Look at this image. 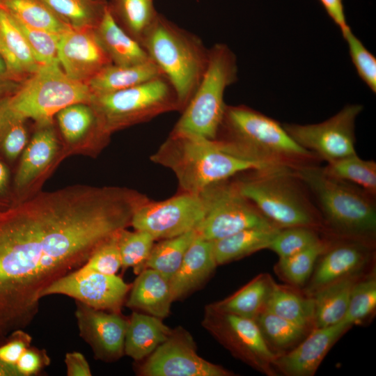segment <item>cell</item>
Listing matches in <instances>:
<instances>
[{"label":"cell","mask_w":376,"mask_h":376,"mask_svg":"<svg viewBox=\"0 0 376 376\" xmlns=\"http://www.w3.org/2000/svg\"><path fill=\"white\" fill-rule=\"evenodd\" d=\"M280 229L276 227L249 228L212 241L217 265L228 263L262 249H268Z\"/></svg>","instance_id":"obj_28"},{"label":"cell","mask_w":376,"mask_h":376,"mask_svg":"<svg viewBox=\"0 0 376 376\" xmlns=\"http://www.w3.org/2000/svg\"><path fill=\"white\" fill-rule=\"evenodd\" d=\"M221 129L227 139L290 167L315 157L295 141L279 122L244 105L226 106Z\"/></svg>","instance_id":"obj_9"},{"label":"cell","mask_w":376,"mask_h":376,"mask_svg":"<svg viewBox=\"0 0 376 376\" xmlns=\"http://www.w3.org/2000/svg\"><path fill=\"white\" fill-rule=\"evenodd\" d=\"M25 120L9 109L5 98L0 100V152L8 160L16 159L27 144Z\"/></svg>","instance_id":"obj_37"},{"label":"cell","mask_w":376,"mask_h":376,"mask_svg":"<svg viewBox=\"0 0 376 376\" xmlns=\"http://www.w3.org/2000/svg\"><path fill=\"white\" fill-rule=\"evenodd\" d=\"M92 93L87 84L69 77L58 63L40 65L5 97L9 109L41 125L50 124L54 116L75 103L89 104Z\"/></svg>","instance_id":"obj_6"},{"label":"cell","mask_w":376,"mask_h":376,"mask_svg":"<svg viewBox=\"0 0 376 376\" xmlns=\"http://www.w3.org/2000/svg\"><path fill=\"white\" fill-rule=\"evenodd\" d=\"M131 285L116 274L80 267L58 279L42 294L68 296L93 308L120 313Z\"/></svg>","instance_id":"obj_15"},{"label":"cell","mask_w":376,"mask_h":376,"mask_svg":"<svg viewBox=\"0 0 376 376\" xmlns=\"http://www.w3.org/2000/svg\"><path fill=\"white\" fill-rule=\"evenodd\" d=\"M19 83L15 81L0 56V100L10 95L18 87Z\"/></svg>","instance_id":"obj_50"},{"label":"cell","mask_w":376,"mask_h":376,"mask_svg":"<svg viewBox=\"0 0 376 376\" xmlns=\"http://www.w3.org/2000/svg\"><path fill=\"white\" fill-rule=\"evenodd\" d=\"M56 116L61 134L69 143L81 139L97 120L93 109L86 103L70 104Z\"/></svg>","instance_id":"obj_40"},{"label":"cell","mask_w":376,"mask_h":376,"mask_svg":"<svg viewBox=\"0 0 376 376\" xmlns=\"http://www.w3.org/2000/svg\"><path fill=\"white\" fill-rule=\"evenodd\" d=\"M73 29H95L107 3L104 0H42Z\"/></svg>","instance_id":"obj_34"},{"label":"cell","mask_w":376,"mask_h":376,"mask_svg":"<svg viewBox=\"0 0 376 376\" xmlns=\"http://www.w3.org/2000/svg\"><path fill=\"white\" fill-rule=\"evenodd\" d=\"M198 194L205 214L196 230L205 240L215 241L249 228L276 227L241 194L235 182L212 185Z\"/></svg>","instance_id":"obj_10"},{"label":"cell","mask_w":376,"mask_h":376,"mask_svg":"<svg viewBox=\"0 0 376 376\" xmlns=\"http://www.w3.org/2000/svg\"><path fill=\"white\" fill-rule=\"evenodd\" d=\"M362 110L360 104H348L320 123L283 126L299 146L329 163L357 153L355 120Z\"/></svg>","instance_id":"obj_12"},{"label":"cell","mask_w":376,"mask_h":376,"mask_svg":"<svg viewBox=\"0 0 376 376\" xmlns=\"http://www.w3.org/2000/svg\"><path fill=\"white\" fill-rule=\"evenodd\" d=\"M359 279L357 274L336 281L313 293L314 328L342 322L345 316L351 290Z\"/></svg>","instance_id":"obj_27"},{"label":"cell","mask_w":376,"mask_h":376,"mask_svg":"<svg viewBox=\"0 0 376 376\" xmlns=\"http://www.w3.org/2000/svg\"><path fill=\"white\" fill-rule=\"evenodd\" d=\"M58 61L71 79L87 84L102 68L111 64L95 29L70 28L60 36Z\"/></svg>","instance_id":"obj_17"},{"label":"cell","mask_w":376,"mask_h":376,"mask_svg":"<svg viewBox=\"0 0 376 376\" xmlns=\"http://www.w3.org/2000/svg\"><path fill=\"white\" fill-rule=\"evenodd\" d=\"M255 320L270 348L272 346L279 350L288 348L301 339L307 330L265 309Z\"/></svg>","instance_id":"obj_36"},{"label":"cell","mask_w":376,"mask_h":376,"mask_svg":"<svg viewBox=\"0 0 376 376\" xmlns=\"http://www.w3.org/2000/svg\"><path fill=\"white\" fill-rule=\"evenodd\" d=\"M292 168L256 173L235 182L238 190L279 228L320 226L315 210L295 182Z\"/></svg>","instance_id":"obj_7"},{"label":"cell","mask_w":376,"mask_h":376,"mask_svg":"<svg viewBox=\"0 0 376 376\" xmlns=\"http://www.w3.org/2000/svg\"><path fill=\"white\" fill-rule=\"evenodd\" d=\"M265 310L292 322L306 329L314 325L313 297H304L275 282Z\"/></svg>","instance_id":"obj_30"},{"label":"cell","mask_w":376,"mask_h":376,"mask_svg":"<svg viewBox=\"0 0 376 376\" xmlns=\"http://www.w3.org/2000/svg\"><path fill=\"white\" fill-rule=\"evenodd\" d=\"M162 75L151 59L130 65L111 63L98 72L87 84L92 95H96L131 88Z\"/></svg>","instance_id":"obj_25"},{"label":"cell","mask_w":376,"mask_h":376,"mask_svg":"<svg viewBox=\"0 0 376 376\" xmlns=\"http://www.w3.org/2000/svg\"><path fill=\"white\" fill-rule=\"evenodd\" d=\"M32 337L24 329L10 333L0 345V361L15 367L22 353L31 345Z\"/></svg>","instance_id":"obj_46"},{"label":"cell","mask_w":376,"mask_h":376,"mask_svg":"<svg viewBox=\"0 0 376 376\" xmlns=\"http://www.w3.org/2000/svg\"><path fill=\"white\" fill-rule=\"evenodd\" d=\"M327 247V244L321 240L299 253L279 258L276 265L277 272L295 285H304L311 276L318 260Z\"/></svg>","instance_id":"obj_38"},{"label":"cell","mask_w":376,"mask_h":376,"mask_svg":"<svg viewBox=\"0 0 376 376\" xmlns=\"http://www.w3.org/2000/svg\"><path fill=\"white\" fill-rule=\"evenodd\" d=\"M171 331L162 319L134 311L128 319L124 353L136 361H142L166 340Z\"/></svg>","instance_id":"obj_24"},{"label":"cell","mask_w":376,"mask_h":376,"mask_svg":"<svg viewBox=\"0 0 376 376\" xmlns=\"http://www.w3.org/2000/svg\"><path fill=\"white\" fill-rule=\"evenodd\" d=\"M205 214L199 194L182 192L162 201L148 199L136 210L130 226L163 240L196 229Z\"/></svg>","instance_id":"obj_13"},{"label":"cell","mask_w":376,"mask_h":376,"mask_svg":"<svg viewBox=\"0 0 376 376\" xmlns=\"http://www.w3.org/2000/svg\"><path fill=\"white\" fill-rule=\"evenodd\" d=\"M173 302L169 280L147 267L138 274L125 304L130 308L163 319L169 315Z\"/></svg>","instance_id":"obj_22"},{"label":"cell","mask_w":376,"mask_h":376,"mask_svg":"<svg viewBox=\"0 0 376 376\" xmlns=\"http://www.w3.org/2000/svg\"><path fill=\"white\" fill-rule=\"evenodd\" d=\"M89 104L106 134L180 111L176 93L163 75L126 89L92 95Z\"/></svg>","instance_id":"obj_8"},{"label":"cell","mask_w":376,"mask_h":376,"mask_svg":"<svg viewBox=\"0 0 376 376\" xmlns=\"http://www.w3.org/2000/svg\"><path fill=\"white\" fill-rule=\"evenodd\" d=\"M274 282L268 274H260L230 297L211 304L218 310L255 320L265 309Z\"/></svg>","instance_id":"obj_29"},{"label":"cell","mask_w":376,"mask_h":376,"mask_svg":"<svg viewBox=\"0 0 376 376\" xmlns=\"http://www.w3.org/2000/svg\"><path fill=\"white\" fill-rule=\"evenodd\" d=\"M0 56L12 78L21 83L40 65L14 17L0 7Z\"/></svg>","instance_id":"obj_21"},{"label":"cell","mask_w":376,"mask_h":376,"mask_svg":"<svg viewBox=\"0 0 376 376\" xmlns=\"http://www.w3.org/2000/svg\"><path fill=\"white\" fill-rule=\"evenodd\" d=\"M0 376H19V375L15 367L0 361Z\"/></svg>","instance_id":"obj_52"},{"label":"cell","mask_w":376,"mask_h":376,"mask_svg":"<svg viewBox=\"0 0 376 376\" xmlns=\"http://www.w3.org/2000/svg\"><path fill=\"white\" fill-rule=\"evenodd\" d=\"M320 1L342 33L350 29L346 22L343 0H320Z\"/></svg>","instance_id":"obj_49"},{"label":"cell","mask_w":376,"mask_h":376,"mask_svg":"<svg viewBox=\"0 0 376 376\" xmlns=\"http://www.w3.org/2000/svg\"><path fill=\"white\" fill-rule=\"evenodd\" d=\"M58 149L56 134L49 124L42 125L22 152L14 183L20 189L29 185L52 161Z\"/></svg>","instance_id":"obj_26"},{"label":"cell","mask_w":376,"mask_h":376,"mask_svg":"<svg viewBox=\"0 0 376 376\" xmlns=\"http://www.w3.org/2000/svg\"><path fill=\"white\" fill-rule=\"evenodd\" d=\"M352 326L343 320L336 324L314 328L292 350L278 354L274 368L289 376H312L338 339Z\"/></svg>","instance_id":"obj_18"},{"label":"cell","mask_w":376,"mask_h":376,"mask_svg":"<svg viewBox=\"0 0 376 376\" xmlns=\"http://www.w3.org/2000/svg\"><path fill=\"white\" fill-rule=\"evenodd\" d=\"M369 257V248L361 240L327 247L315 265L308 291L313 294L336 281L357 274Z\"/></svg>","instance_id":"obj_19"},{"label":"cell","mask_w":376,"mask_h":376,"mask_svg":"<svg viewBox=\"0 0 376 376\" xmlns=\"http://www.w3.org/2000/svg\"><path fill=\"white\" fill-rule=\"evenodd\" d=\"M64 362L68 376H91L90 366L85 357L79 352L65 354Z\"/></svg>","instance_id":"obj_48"},{"label":"cell","mask_w":376,"mask_h":376,"mask_svg":"<svg viewBox=\"0 0 376 376\" xmlns=\"http://www.w3.org/2000/svg\"><path fill=\"white\" fill-rule=\"evenodd\" d=\"M217 266L212 242L198 235L178 269L169 280L173 301L180 300L199 288Z\"/></svg>","instance_id":"obj_20"},{"label":"cell","mask_w":376,"mask_h":376,"mask_svg":"<svg viewBox=\"0 0 376 376\" xmlns=\"http://www.w3.org/2000/svg\"><path fill=\"white\" fill-rule=\"evenodd\" d=\"M118 232L102 243L81 267L105 274H116L122 266L117 240Z\"/></svg>","instance_id":"obj_45"},{"label":"cell","mask_w":376,"mask_h":376,"mask_svg":"<svg viewBox=\"0 0 376 376\" xmlns=\"http://www.w3.org/2000/svg\"><path fill=\"white\" fill-rule=\"evenodd\" d=\"M123 269L132 267L135 274L145 269L146 263L153 247L155 239L148 233L135 230H120L117 236Z\"/></svg>","instance_id":"obj_39"},{"label":"cell","mask_w":376,"mask_h":376,"mask_svg":"<svg viewBox=\"0 0 376 376\" xmlns=\"http://www.w3.org/2000/svg\"><path fill=\"white\" fill-rule=\"evenodd\" d=\"M129 189L73 185L0 205V344L37 315L42 292L130 226Z\"/></svg>","instance_id":"obj_1"},{"label":"cell","mask_w":376,"mask_h":376,"mask_svg":"<svg viewBox=\"0 0 376 376\" xmlns=\"http://www.w3.org/2000/svg\"><path fill=\"white\" fill-rule=\"evenodd\" d=\"M142 376H230L233 373L211 363L196 352L192 336L182 327L171 333L137 369Z\"/></svg>","instance_id":"obj_14"},{"label":"cell","mask_w":376,"mask_h":376,"mask_svg":"<svg viewBox=\"0 0 376 376\" xmlns=\"http://www.w3.org/2000/svg\"><path fill=\"white\" fill-rule=\"evenodd\" d=\"M50 363V359L45 350L31 345L20 356L15 364L19 376L36 375Z\"/></svg>","instance_id":"obj_47"},{"label":"cell","mask_w":376,"mask_h":376,"mask_svg":"<svg viewBox=\"0 0 376 376\" xmlns=\"http://www.w3.org/2000/svg\"><path fill=\"white\" fill-rule=\"evenodd\" d=\"M75 317L80 336L92 349L96 359L114 362L124 354L128 319L121 313L93 308L76 301Z\"/></svg>","instance_id":"obj_16"},{"label":"cell","mask_w":376,"mask_h":376,"mask_svg":"<svg viewBox=\"0 0 376 376\" xmlns=\"http://www.w3.org/2000/svg\"><path fill=\"white\" fill-rule=\"evenodd\" d=\"M0 7L26 26L62 33L71 28L42 0H0Z\"/></svg>","instance_id":"obj_32"},{"label":"cell","mask_w":376,"mask_h":376,"mask_svg":"<svg viewBox=\"0 0 376 376\" xmlns=\"http://www.w3.org/2000/svg\"><path fill=\"white\" fill-rule=\"evenodd\" d=\"M197 235L196 229H193L154 244L145 268L153 269L170 280L178 269L186 252Z\"/></svg>","instance_id":"obj_31"},{"label":"cell","mask_w":376,"mask_h":376,"mask_svg":"<svg viewBox=\"0 0 376 376\" xmlns=\"http://www.w3.org/2000/svg\"><path fill=\"white\" fill-rule=\"evenodd\" d=\"M347 41L352 61L360 78L376 92V58L355 36L350 28L342 33Z\"/></svg>","instance_id":"obj_44"},{"label":"cell","mask_w":376,"mask_h":376,"mask_svg":"<svg viewBox=\"0 0 376 376\" xmlns=\"http://www.w3.org/2000/svg\"><path fill=\"white\" fill-rule=\"evenodd\" d=\"M376 308V279L371 275L359 279L351 290L343 321L352 326L361 323L373 314Z\"/></svg>","instance_id":"obj_41"},{"label":"cell","mask_w":376,"mask_h":376,"mask_svg":"<svg viewBox=\"0 0 376 376\" xmlns=\"http://www.w3.org/2000/svg\"><path fill=\"white\" fill-rule=\"evenodd\" d=\"M14 19L39 65L58 63V51L61 33L33 28L20 22L15 17Z\"/></svg>","instance_id":"obj_43"},{"label":"cell","mask_w":376,"mask_h":376,"mask_svg":"<svg viewBox=\"0 0 376 376\" xmlns=\"http://www.w3.org/2000/svg\"><path fill=\"white\" fill-rule=\"evenodd\" d=\"M150 160L171 169L182 192L198 194L207 187L245 171L288 168L230 139L170 134Z\"/></svg>","instance_id":"obj_2"},{"label":"cell","mask_w":376,"mask_h":376,"mask_svg":"<svg viewBox=\"0 0 376 376\" xmlns=\"http://www.w3.org/2000/svg\"><path fill=\"white\" fill-rule=\"evenodd\" d=\"M292 173L313 194L324 219L334 231L361 241L373 237L376 210L373 196L316 166L297 165Z\"/></svg>","instance_id":"obj_4"},{"label":"cell","mask_w":376,"mask_h":376,"mask_svg":"<svg viewBox=\"0 0 376 376\" xmlns=\"http://www.w3.org/2000/svg\"><path fill=\"white\" fill-rule=\"evenodd\" d=\"M95 31L113 64L130 65L150 59L142 45L117 23L107 4Z\"/></svg>","instance_id":"obj_23"},{"label":"cell","mask_w":376,"mask_h":376,"mask_svg":"<svg viewBox=\"0 0 376 376\" xmlns=\"http://www.w3.org/2000/svg\"><path fill=\"white\" fill-rule=\"evenodd\" d=\"M203 327L235 357L259 372L275 375L278 356L267 345L254 319L205 306Z\"/></svg>","instance_id":"obj_11"},{"label":"cell","mask_w":376,"mask_h":376,"mask_svg":"<svg viewBox=\"0 0 376 376\" xmlns=\"http://www.w3.org/2000/svg\"><path fill=\"white\" fill-rule=\"evenodd\" d=\"M320 240L315 228L293 226L281 228L268 249L276 253L279 258H285L309 248Z\"/></svg>","instance_id":"obj_42"},{"label":"cell","mask_w":376,"mask_h":376,"mask_svg":"<svg viewBox=\"0 0 376 376\" xmlns=\"http://www.w3.org/2000/svg\"><path fill=\"white\" fill-rule=\"evenodd\" d=\"M108 7L123 29L140 44L158 14L153 0H113Z\"/></svg>","instance_id":"obj_33"},{"label":"cell","mask_w":376,"mask_h":376,"mask_svg":"<svg viewBox=\"0 0 376 376\" xmlns=\"http://www.w3.org/2000/svg\"><path fill=\"white\" fill-rule=\"evenodd\" d=\"M10 174L8 168L0 162V205L8 203L6 200L9 189Z\"/></svg>","instance_id":"obj_51"},{"label":"cell","mask_w":376,"mask_h":376,"mask_svg":"<svg viewBox=\"0 0 376 376\" xmlns=\"http://www.w3.org/2000/svg\"><path fill=\"white\" fill-rule=\"evenodd\" d=\"M236 57L225 44L209 49L207 65L193 96L171 133L215 139L224 117L226 88L237 79Z\"/></svg>","instance_id":"obj_5"},{"label":"cell","mask_w":376,"mask_h":376,"mask_svg":"<svg viewBox=\"0 0 376 376\" xmlns=\"http://www.w3.org/2000/svg\"><path fill=\"white\" fill-rule=\"evenodd\" d=\"M326 173L335 178L356 185L371 196L376 194V163L361 159L354 154L327 163Z\"/></svg>","instance_id":"obj_35"},{"label":"cell","mask_w":376,"mask_h":376,"mask_svg":"<svg viewBox=\"0 0 376 376\" xmlns=\"http://www.w3.org/2000/svg\"><path fill=\"white\" fill-rule=\"evenodd\" d=\"M141 45L172 85L182 111L203 76L209 49L198 36L159 13Z\"/></svg>","instance_id":"obj_3"}]
</instances>
